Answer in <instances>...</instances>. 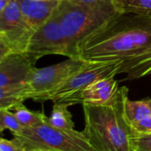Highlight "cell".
<instances>
[{
	"mask_svg": "<svg viewBox=\"0 0 151 151\" xmlns=\"http://www.w3.org/2000/svg\"><path fill=\"white\" fill-rule=\"evenodd\" d=\"M78 58L86 62L124 60L126 79L147 76L151 68V17L122 13L85 39Z\"/></svg>",
	"mask_w": 151,
	"mask_h": 151,
	"instance_id": "6da1fadb",
	"label": "cell"
},
{
	"mask_svg": "<svg viewBox=\"0 0 151 151\" xmlns=\"http://www.w3.org/2000/svg\"><path fill=\"white\" fill-rule=\"evenodd\" d=\"M128 89L119 87L105 104H83L86 137L98 151H131L132 135L124 111Z\"/></svg>",
	"mask_w": 151,
	"mask_h": 151,
	"instance_id": "7a4b0ae2",
	"label": "cell"
},
{
	"mask_svg": "<svg viewBox=\"0 0 151 151\" xmlns=\"http://www.w3.org/2000/svg\"><path fill=\"white\" fill-rule=\"evenodd\" d=\"M13 135L26 151H98L84 131L58 129L47 123L24 126L22 132Z\"/></svg>",
	"mask_w": 151,
	"mask_h": 151,
	"instance_id": "3957f363",
	"label": "cell"
},
{
	"mask_svg": "<svg viewBox=\"0 0 151 151\" xmlns=\"http://www.w3.org/2000/svg\"><path fill=\"white\" fill-rule=\"evenodd\" d=\"M64 36L78 54L79 45L118 14L92 10L62 0L55 9Z\"/></svg>",
	"mask_w": 151,
	"mask_h": 151,
	"instance_id": "277c9868",
	"label": "cell"
},
{
	"mask_svg": "<svg viewBox=\"0 0 151 151\" xmlns=\"http://www.w3.org/2000/svg\"><path fill=\"white\" fill-rule=\"evenodd\" d=\"M124 73V60L102 62H88L78 72L72 75L60 86L51 93L45 101L64 104L68 107L77 104L81 92L91 84L106 78H115L117 74Z\"/></svg>",
	"mask_w": 151,
	"mask_h": 151,
	"instance_id": "5b68a950",
	"label": "cell"
},
{
	"mask_svg": "<svg viewBox=\"0 0 151 151\" xmlns=\"http://www.w3.org/2000/svg\"><path fill=\"white\" fill-rule=\"evenodd\" d=\"M88 62L80 59L68 60L48 67L35 68L27 85V100L45 102V98L60 86L72 75L78 72Z\"/></svg>",
	"mask_w": 151,
	"mask_h": 151,
	"instance_id": "8992f818",
	"label": "cell"
},
{
	"mask_svg": "<svg viewBox=\"0 0 151 151\" xmlns=\"http://www.w3.org/2000/svg\"><path fill=\"white\" fill-rule=\"evenodd\" d=\"M24 53L34 62L49 54H60L78 59L77 52L73 50L62 32L55 11L52 17L31 35Z\"/></svg>",
	"mask_w": 151,
	"mask_h": 151,
	"instance_id": "52a82bcc",
	"label": "cell"
},
{
	"mask_svg": "<svg viewBox=\"0 0 151 151\" xmlns=\"http://www.w3.org/2000/svg\"><path fill=\"white\" fill-rule=\"evenodd\" d=\"M32 33L29 30L17 0H11L0 14V37L14 52H25Z\"/></svg>",
	"mask_w": 151,
	"mask_h": 151,
	"instance_id": "ba28073f",
	"label": "cell"
},
{
	"mask_svg": "<svg viewBox=\"0 0 151 151\" xmlns=\"http://www.w3.org/2000/svg\"><path fill=\"white\" fill-rule=\"evenodd\" d=\"M35 63L23 52H12L0 60V87L27 85Z\"/></svg>",
	"mask_w": 151,
	"mask_h": 151,
	"instance_id": "9c48e42d",
	"label": "cell"
},
{
	"mask_svg": "<svg viewBox=\"0 0 151 151\" xmlns=\"http://www.w3.org/2000/svg\"><path fill=\"white\" fill-rule=\"evenodd\" d=\"M23 20L33 34L52 15L60 0H17Z\"/></svg>",
	"mask_w": 151,
	"mask_h": 151,
	"instance_id": "30bf717a",
	"label": "cell"
},
{
	"mask_svg": "<svg viewBox=\"0 0 151 151\" xmlns=\"http://www.w3.org/2000/svg\"><path fill=\"white\" fill-rule=\"evenodd\" d=\"M118 83L115 78L100 79L85 88L77 99V104L101 105L108 103L118 90Z\"/></svg>",
	"mask_w": 151,
	"mask_h": 151,
	"instance_id": "8fae6325",
	"label": "cell"
},
{
	"mask_svg": "<svg viewBox=\"0 0 151 151\" xmlns=\"http://www.w3.org/2000/svg\"><path fill=\"white\" fill-rule=\"evenodd\" d=\"M27 85L0 87V110L13 109L17 104L26 101Z\"/></svg>",
	"mask_w": 151,
	"mask_h": 151,
	"instance_id": "7c38bea8",
	"label": "cell"
},
{
	"mask_svg": "<svg viewBox=\"0 0 151 151\" xmlns=\"http://www.w3.org/2000/svg\"><path fill=\"white\" fill-rule=\"evenodd\" d=\"M64 104L53 103L52 111L50 116H47L46 123L50 125L62 130H74V122L72 115Z\"/></svg>",
	"mask_w": 151,
	"mask_h": 151,
	"instance_id": "4fadbf2b",
	"label": "cell"
},
{
	"mask_svg": "<svg viewBox=\"0 0 151 151\" xmlns=\"http://www.w3.org/2000/svg\"><path fill=\"white\" fill-rule=\"evenodd\" d=\"M13 109L16 118L23 126L34 127L46 123L47 116L43 111H32L24 106L23 102L17 104Z\"/></svg>",
	"mask_w": 151,
	"mask_h": 151,
	"instance_id": "5bb4252c",
	"label": "cell"
},
{
	"mask_svg": "<svg viewBox=\"0 0 151 151\" xmlns=\"http://www.w3.org/2000/svg\"><path fill=\"white\" fill-rule=\"evenodd\" d=\"M69 2L92 10L105 12L110 14H122L121 0H68Z\"/></svg>",
	"mask_w": 151,
	"mask_h": 151,
	"instance_id": "9a60e30c",
	"label": "cell"
},
{
	"mask_svg": "<svg viewBox=\"0 0 151 151\" xmlns=\"http://www.w3.org/2000/svg\"><path fill=\"white\" fill-rule=\"evenodd\" d=\"M124 111L125 119L129 125L151 114L150 109L144 100L130 101L128 98L124 101Z\"/></svg>",
	"mask_w": 151,
	"mask_h": 151,
	"instance_id": "2e32d148",
	"label": "cell"
},
{
	"mask_svg": "<svg viewBox=\"0 0 151 151\" xmlns=\"http://www.w3.org/2000/svg\"><path fill=\"white\" fill-rule=\"evenodd\" d=\"M123 13L151 17V0H121Z\"/></svg>",
	"mask_w": 151,
	"mask_h": 151,
	"instance_id": "e0dca14e",
	"label": "cell"
},
{
	"mask_svg": "<svg viewBox=\"0 0 151 151\" xmlns=\"http://www.w3.org/2000/svg\"><path fill=\"white\" fill-rule=\"evenodd\" d=\"M23 127L11 109L0 110V133H3L5 130H10L13 134L18 133L22 131Z\"/></svg>",
	"mask_w": 151,
	"mask_h": 151,
	"instance_id": "ac0fdd59",
	"label": "cell"
},
{
	"mask_svg": "<svg viewBox=\"0 0 151 151\" xmlns=\"http://www.w3.org/2000/svg\"><path fill=\"white\" fill-rule=\"evenodd\" d=\"M131 151H151V134L131 135Z\"/></svg>",
	"mask_w": 151,
	"mask_h": 151,
	"instance_id": "d6986e66",
	"label": "cell"
},
{
	"mask_svg": "<svg viewBox=\"0 0 151 151\" xmlns=\"http://www.w3.org/2000/svg\"><path fill=\"white\" fill-rule=\"evenodd\" d=\"M132 135L151 134V114L130 125Z\"/></svg>",
	"mask_w": 151,
	"mask_h": 151,
	"instance_id": "ffe728a7",
	"label": "cell"
},
{
	"mask_svg": "<svg viewBox=\"0 0 151 151\" xmlns=\"http://www.w3.org/2000/svg\"><path fill=\"white\" fill-rule=\"evenodd\" d=\"M0 151H26L25 148L15 139L0 138Z\"/></svg>",
	"mask_w": 151,
	"mask_h": 151,
	"instance_id": "44dd1931",
	"label": "cell"
},
{
	"mask_svg": "<svg viewBox=\"0 0 151 151\" xmlns=\"http://www.w3.org/2000/svg\"><path fill=\"white\" fill-rule=\"evenodd\" d=\"M12 52L13 51L7 45V44L1 37H0V60L3 59L6 55H7L8 53H10Z\"/></svg>",
	"mask_w": 151,
	"mask_h": 151,
	"instance_id": "7402d4cb",
	"label": "cell"
},
{
	"mask_svg": "<svg viewBox=\"0 0 151 151\" xmlns=\"http://www.w3.org/2000/svg\"><path fill=\"white\" fill-rule=\"evenodd\" d=\"M10 1L11 0H0V14H1L2 11L7 6Z\"/></svg>",
	"mask_w": 151,
	"mask_h": 151,
	"instance_id": "603a6c76",
	"label": "cell"
},
{
	"mask_svg": "<svg viewBox=\"0 0 151 151\" xmlns=\"http://www.w3.org/2000/svg\"><path fill=\"white\" fill-rule=\"evenodd\" d=\"M145 101H146V103L147 104V106H148V108H149V109H150V112H151V99H146V100H144Z\"/></svg>",
	"mask_w": 151,
	"mask_h": 151,
	"instance_id": "cb8c5ba5",
	"label": "cell"
},
{
	"mask_svg": "<svg viewBox=\"0 0 151 151\" xmlns=\"http://www.w3.org/2000/svg\"><path fill=\"white\" fill-rule=\"evenodd\" d=\"M148 75H151V68L148 70V72H147V76H148Z\"/></svg>",
	"mask_w": 151,
	"mask_h": 151,
	"instance_id": "d4e9b609",
	"label": "cell"
},
{
	"mask_svg": "<svg viewBox=\"0 0 151 151\" xmlns=\"http://www.w3.org/2000/svg\"><path fill=\"white\" fill-rule=\"evenodd\" d=\"M32 151H39V150H32Z\"/></svg>",
	"mask_w": 151,
	"mask_h": 151,
	"instance_id": "484cf974",
	"label": "cell"
},
{
	"mask_svg": "<svg viewBox=\"0 0 151 151\" xmlns=\"http://www.w3.org/2000/svg\"><path fill=\"white\" fill-rule=\"evenodd\" d=\"M60 1H62V0H60Z\"/></svg>",
	"mask_w": 151,
	"mask_h": 151,
	"instance_id": "4316f807",
	"label": "cell"
}]
</instances>
